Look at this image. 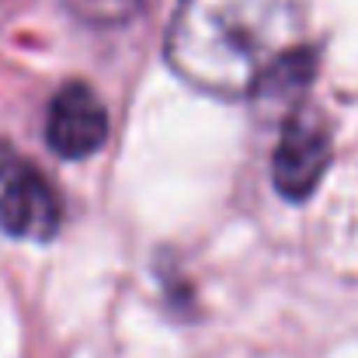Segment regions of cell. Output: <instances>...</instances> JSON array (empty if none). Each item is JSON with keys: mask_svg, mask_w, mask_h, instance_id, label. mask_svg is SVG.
Masks as SVG:
<instances>
[{"mask_svg": "<svg viewBox=\"0 0 358 358\" xmlns=\"http://www.w3.org/2000/svg\"><path fill=\"white\" fill-rule=\"evenodd\" d=\"M299 0H178L167 59L209 94H247L289 56Z\"/></svg>", "mask_w": 358, "mask_h": 358, "instance_id": "1", "label": "cell"}, {"mask_svg": "<svg viewBox=\"0 0 358 358\" xmlns=\"http://www.w3.org/2000/svg\"><path fill=\"white\" fill-rule=\"evenodd\" d=\"M108 139V112L101 98L84 84H66L45 115V143L63 160H84Z\"/></svg>", "mask_w": 358, "mask_h": 358, "instance_id": "2", "label": "cell"}, {"mask_svg": "<svg viewBox=\"0 0 358 358\" xmlns=\"http://www.w3.org/2000/svg\"><path fill=\"white\" fill-rule=\"evenodd\" d=\"M327 164H331L327 129L320 122L306 119V115L285 122L278 146H275V157H271V178H275L278 195H285L292 202L313 195Z\"/></svg>", "mask_w": 358, "mask_h": 358, "instance_id": "3", "label": "cell"}, {"mask_svg": "<svg viewBox=\"0 0 358 358\" xmlns=\"http://www.w3.org/2000/svg\"><path fill=\"white\" fill-rule=\"evenodd\" d=\"M0 227L17 240H45L59 230V199L52 185L28 164H14L0 188Z\"/></svg>", "mask_w": 358, "mask_h": 358, "instance_id": "4", "label": "cell"}, {"mask_svg": "<svg viewBox=\"0 0 358 358\" xmlns=\"http://www.w3.org/2000/svg\"><path fill=\"white\" fill-rule=\"evenodd\" d=\"M63 3L91 24H119L139 10L143 0H63Z\"/></svg>", "mask_w": 358, "mask_h": 358, "instance_id": "5", "label": "cell"}]
</instances>
